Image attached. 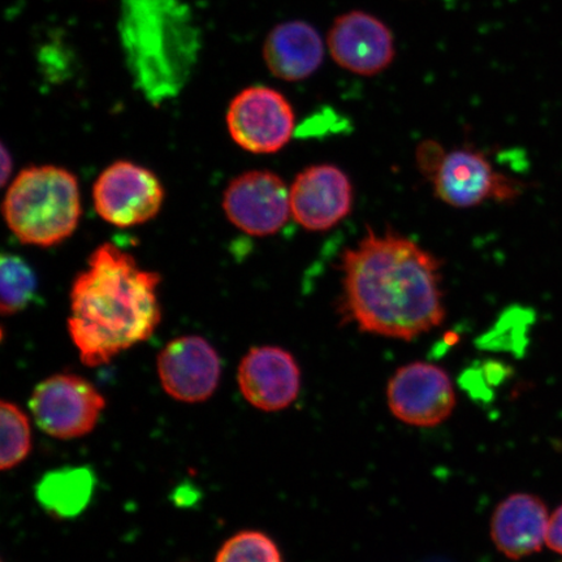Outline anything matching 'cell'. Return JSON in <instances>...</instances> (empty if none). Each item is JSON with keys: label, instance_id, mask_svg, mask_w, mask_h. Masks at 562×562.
Returning <instances> with one entry per match:
<instances>
[{"label": "cell", "instance_id": "cell-1", "mask_svg": "<svg viewBox=\"0 0 562 562\" xmlns=\"http://www.w3.org/2000/svg\"><path fill=\"white\" fill-rule=\"evenodd\" d=\"M341 269L340 312L362 333L411 341L446 318L439 259L409 238L370 232Z\"/></svg>", "mask_w": 562, "mask_h": 562}, {"label": "cell", "instance_id": "cell-2", "mask_svg": "<svg viewBox=\"0 0 562 562\" xmlns=\"http://www.w3.org/2000/svg\"><path fill=\"white\" fill-rule=\"evenodd\" d=\"M160 281L114 244L91 252L70 290L68 316L70 339L86 367L108 364L150 339L161 321Z\"/></svg>", "mask_w": 562, "mask_h": 562}, {"label": "cell", "instance_id": "cell-3", "mask_svg": "<svg viewBox=\"0 0 562 562\" xmlns=\"http://www.w3.org/2000/svg\"><path fill=\"white\" fill-rule=\"evenodd\" d=\"M119 37L133 83L147 102L170 101L191 80L202 35L182 0H121Z\"/></svg>", "mask_w": 562, "mask_h": 562}, {"label": "cell", "instance_id": "cell-4", "mask_svg": "<svg viewBox=\"0 0 562 562\" xmlns=\"http://www.w3.org/2000/svg\"><path fill=\"white\" fill-rule=\"evenodd\" d=\"M3 216L21 243L48 248L67 240L81 217L76 176L56 166L25 168L7 191Z\"/></svg>", "mask_w": 562, "mask_h": 562}, {"label": "cell", "instance_id": "cell-5", "mask_svg": "<svg viewBox=\"0 0 562 562\" xmlns=\"http://www.w3.org/2000/svg\"><path fill=\"white\" fill-rule=\"evenodd\" d=\"M30 406L42 431L55 439L70 440L94 430L105 398L86 378L56 374L35 386Z\"/></svg>", "mask_w": 562, "mask_h": 562}, {"label": "cell", "instance_id": "cell-6", "mask_svg": "<svg viewBox=\"0 0 562 562\" xmlns=\"http://www.w3.org/2000/svg\"><path fill=\"white\" fill-rule=\"evenodd\" d=\"M97 214L119 228L150 222L159 214L165 188L158 176L147 168L119 160L98 176L93 187Z\"/></svg>", "mask_w": 562, "mask_h": 562}, {"label": "cell", "instance_id": "cell-7", "mask_svg": "<svg viewBox=\"0 0 562 562\" xmlns=\"http://www.w3.org/2000/svg\"><path fill=\"white\" fill-rule=\"evenodd\" d=\"M294 111L280 91L269 87L246 88L232 100L227 112L229 135L244 150L277 153L290 143Z\"/></svg>", "mask_w": 562, "mask_h": 562}, {"label": "cell", "instance_id": "cell-8", "mask_svg": "<svg viewBox=\"0 0 562 562\" xmlns=\"http://www.w3.org/2000/svg\"><path fill=\"white\" fill-rule=\"evenodd\" d=\"M386 400L397 419L416 427H434L451 417L456 393L448 372L427 362L400 368L386 385Z\"/></svg>", "mask_w": 562, "mask_h": 562}, {"label": "cell", "instance_id": "cell-9", "mask_svg": "<svg viewBox=\"0 0 562 562\" xmlns=\"http://www.w3.org/2000/svg\"><path fill=\"white\" fill-rule=\"evenodd\" d=\"M327 50L342 69L371 77L384 72L396 58L391 27L372 13L353 10L334 20L326 40Z\"/></svg>", "mask_w": 562, "mask_h": 562}, {"label": "cell", "instance_id": "cell-10", "mask_svg": "<svg viewBox=\"0 0 562 562\" xmlns=\"http://www.w3.org/2000/svg\"><path fill=\"white\" fill-rule=\"evenodd\" d=\"M223 210L235 227L251 236H270L290 220L291 191L279 175L249 171L229 182Z\"/></svg>", "mask_w": 562, "mask_h": 562}, {"label": "cell", "instance_id": "cell-11", "mask_svg": "<svg viewBox=\"0 0 562 562\" xmlns=\"http://www.w3.org/2000/svg\"><path fill=\"white\" fill-rule=\"evenodd\" d=\"M161 386L178 402H206L220 385L222 361L211 344L201 336H181L160 350L157 360Z\"/></svg>", "mask_w": 562, "mask_h": 562}, {"label": "cell", "instance_id": "cell-12", "mask_svg": "<svg viewBox=\"0 0 562 562\" xmlns=\"http://www.w3.org/2000/svg\"><path fill=\"white\" fill-rule=\"evenodd\" d=\"M431 172L435 194L452 207H475L491 199L509 201L518 194L515 182L497 173L488 159L474 150L446 154Z\"/></svg>", "mask_w": 562, "mask_h": 562}, {"label": "cell", "instance_id": "cell-13", "mask_svg": "<svg viewBox=\"0 0 562 562\" xmlns=\"http://www.w3.org/2000/svg\"><path fill=\"white\" fill-rule=\"evenodd\" d=\"M353 199V186L339 167L312 166L293 181L291 213L307 231H328L349 215Z\"/></svg>", "mask_w": 562, "mask_h": 562}, {"label": "cell", "instance_id": "cell-14", "mask_svg": "<svg viewBox=\"0 0 562 562\" xmlns=\"http://www.w3.org/2000/svg\"><path fill=\"white\" fill-rule=\"evenodd\" d=\"M237 382L251 406L269 413L280 412L296 402L301 370L290 351L279 347H256L243 358Z\"/></svg>", "mask_w": 562, "mask_h": 562}, {"label": "cell", "instance_id": "cell-15", "mask_svg": "<svg viewBox=\"0 0 562 562\" xmlns=\"http://www.w3.org/2000/svg\"><path fill=\"white\" fill-rule=\"evenodd\" d=\"M325 41L316 27L302 20L285 21L267 35L263 60L272 76L288 82L308 79L325 60Z\"/></svg>", "mask_w": 562, "mask_h": 562}, {"label": "cell", "instance_id": "cell-16", "mask_svg": "<svg viewBox=\"0 0 562 562\" xmlns=\"http://www.w3.org/2000/svg\"><path fill=\"white\" fill-rule=\"evenodd\" d=\"M548 524L543 501L530 494H515L498 504L492 516V542L508 559H524L542 550Z\"/></svg>", "mask_w": 562, "mask_h": 562}, {"label": "cell", "instance_id": "cell-17", "mask_svg": "<svg viewBox=\"0 0 562 562\" xmlns=\"http://www.w3.org/2000/svg\"><path fill=\"white\" fill-rule=\"evenodd\" d=\"M93 490L94 476L90 470L68 468L45 475L38 484L37 498L52 515L69 518L86 509Z\"/></svg>", "mask_w": 562, "mask_h": 562}, {"label": "cell", "instance_id": "cell-18", "mask_svg": "<svg viewBox=\"0 0 562 562\" xmlns=\"http://www.w3.org/2000/svg\"><path fill=\"white\" fill-rule=\"evenodd\" d=\"M37 293V277L23 258L3 255L0 266V308L3 315L24 311Z\"/></svg>", "mask_w": 562, "mask_h": 562}, {"label": "cell", "instance_id": "cell-19", "mask_svg": "<svg viewBox=\"0 0 562 562\" xmlns=\"http://www.w3.org/2000/svg\"><path fill=\"white\" fill-rule=\"evenodd\" d=\"M0 424H2L0 469L7 472L25 461L32 451L31 422L26 413L16 404L2 402Z\"/></svg>", "mask_w": 562, "mask_h": 562}, {"label": "cell", "instance_id": "cell-20", "mask_svg": "<svg viewBox=\"0 0 562 562\" xmlns=\"http://www.w3.org/2000/svg\"><path fill=\"white\" fill-rule=\"evenodd\" d=\"M215 562H283L276 542L261 531H241L224 543Z\"/></svg>", "mask_w": 562, "mask_h": 562}, {"label": "cell", "instance_id": "cell-21", "mask_svg": "<svg viewBox=\"0 0 562 562\" xmlns=\"http://www.w3.org/2000/svg\"><path fill=\"white\" fill-rule=\"evenodd\" d=\"M546 543L552 551L562 554V505L554 510L548 524Z\"/></svg>", "mask_w": 562, "mask_h": 562}, {"label": "cell", "instance_id": "cell-22", "mask_svg": "<svg viewBox=\"0 0 562 562\" xmlns=\"http://www.w3.org/2000/svg\"><path fill=\"white\" fill-rule=\"evenodd\" d=\"M12 171V157L10 156L9 150H7L5 145H2V184H7V180L10 179V175Z\"/></svg>", "mask_w": 562, "mask_h": 562}]
</instances>
